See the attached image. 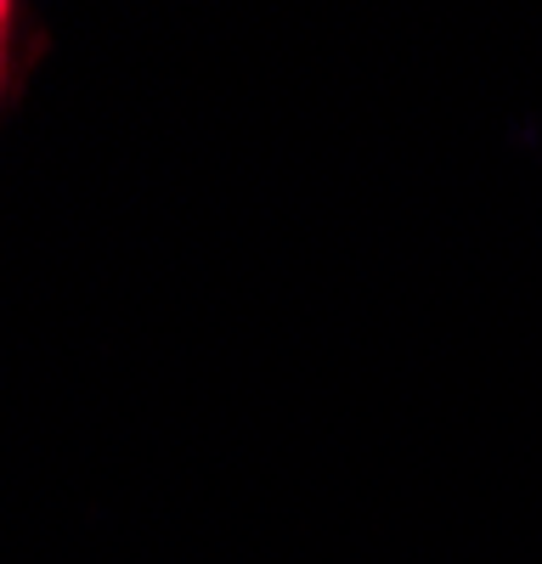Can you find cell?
<instances>
[{
    "instance_id": "obj_1",
    "label": "cell",
    "mask_w": 542,
    "mask_h": 564,
    "mask_svg": "<svg viewBox=\"0 0 542 564\" xmlns=\"http://www.w3.org/2000/svg\"><path fill=\"white\" fill-rule=\"evenodd\" d=\"M18 40H23V12L12 7V0H0V97H7L12 74L23 68L18 63Z\"/></svg>"
}]
</instances>
